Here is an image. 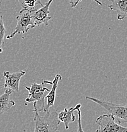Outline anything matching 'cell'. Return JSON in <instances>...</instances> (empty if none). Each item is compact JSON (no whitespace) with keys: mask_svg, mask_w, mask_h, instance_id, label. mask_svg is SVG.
I'll return each instance as SVG.
<instances>
[{"mask_svg":"<svg viewBox=\"0 0 127 132\" xmlns=\"http://www.w3.org/2000/svg\"><path fill=\"white\" fill-rule=\"evenodd\" d=\"M82 1V0H69L70 5L71 7L72 8H75L76 7V5ZM93 1H95L97 4H98L99 6H102V3L100 1H99V0H93Z\"/></svg>","mask_w":127,"mask_h":132,"instance_id":"5bb4252c","label":"cell"},{"mask_svg":"<svg viewBox=\"0 0 127 132\" xmlns=\"http://www.w3.org/2000/svg\"><path fill=\"white\" fill-rule=\"evenodd\" d=\"M3 0H0V5H1V3H2Z\"/></svg>","mask_w":127,"mask_h":132,"instance_id":"2e32d148","label":"cell"},{"mask_svg":"<svg viewBox=\"0 0 127 132\" xmlns=\"http://www.w3.org/2000/svg\"><path fill=\"white\" fill-rule=\"evenodd\" d=\"M78 112V129H77V132H85L82 128V113L80 109H78L77 111Z\"/></svg>","mask_w":127,"mask_h":132,"instance_id":"9a60e30c","label":"cell"},{"mask_svg":"<svg viewBox=\"0 0 127 132\" xmlns=\"http://www.w3.org/2000/svg\"><path fill=\"white\" fill-rule=\"evenodd\" d=\"M111 2L108 7L111 11L117 12L118 20H124L127 15V0H109Z\"/></svg>","mask_w":127,"mask_h":132,"instance_id":"30bf717a","label":"cell"},{"mask_svg":"<svg viewBox=\"0 0 127 132\" xmlns=\"http://www.w3.org/2000/svg\"><path fill=\"white\" fill-rule=\"evenodd\" d=\"M1 88H0V89H1Z\"/></svg>","mask_w":127,"mask_h":132,"instance_id":"e0dca14e","label":"cell"},{"mask_svg":"<svg viewBox=\"0 0 127 132\" xmlns=\"http://www.w3.org/2000/svg\"><path fill=\"white\" fill-rule=\"evenodd\" d=\"M86 100H91L96 103L98 105L104 108L108 112L109 114L113 115L116 119H118V123H126L127 122V108L126 105H119L114 103L110 102L104 100H100L94 97H85Z\"/></svg>","mask_w":127,"mask_h":132,"instance_id":"3957f363","label":"cell"},{"mask_svg":"<svg viewBox=\"0 0 127 132\" xmlns=\"http://www.w3.org/2000/svg\"><path fill=\"white\" fill-rule=\"evenodd\" d=\"M44 84H46V81H43L41 84H37L35 82H33L31 86H27L24 85V87L28 92V97L25 99V105H27V103L34 102H40L42 104L41 108L38 109V111L40 112L41 110L43 108L45 104V97L47 94L50 90Z\"/></svg>","mask_w":127,"mask_h":132,"instance_id":"277c9868","label":"cell"},{"mask_svg":"<svg viewBox=\"0 0 127 132\" xmlns=\"http://www.w3.org/2000/svg\"><path fill=\"white\" fill-rule=\"evenodd\" d=\"M13 93L11 90L6 89L5 93L0 96V114L7 112L9 109L15 105L14 100L10 99V95Z\"/></svg>","mask_w":127,"mask_h":132,"instance_id":"8fae6325","label":"cell"},{"mask_svg":"<svg viewBox=\"0 0 127 132\" xmlns=\"http://www.w3.org/2000/svg\"><path fill=\"white\" fill-rule=\"evenodd\" d=\"M25 74V71H18V72H14V73H11L8 71H5L3 74L4 78H5V83H4L3 88L9 89L13 92H18L20 81Z\"/></svg>","mask_w":127,"mask_h":132,"instance_id":"8992f818","label":"cell"},{"mask_svg":"<svg viewBox=\"0 0 127 132\" xmlns=\"http://www.w3.org/2000/svg\"><path fill=\"white\" fill-rule=\"evenodd\" d=\"M35 9H25L23 8L19 12L18 15L16 19L17 24L15 30L10 34L6 36V39H12L15 36L16 34H19L27 32L30 28H34L35 27L34 20V13Z\"/></svg>","mask_w":127,"mask_h":132,"instance_id":"7a4b0ae2","label":"cell"},{"mask_svg":"<svg viewBox=\"0 0 127 132\" xmlns=\"http://www.w3.org/2000/svg\"><path fill=\"white\" fill-rule=\"evenodd\" d=\"M61 79H62V76L60 74H56L54 79L53 81H51V89L50 90V92L45 97V99H46V103H45L44 106L41 110V111L47 113L50 111L51 107L54 105L56 100V93L57 88L58 86V83Z\"/></svg>","mask_w":127,"mask_h":132,"instance_id":"ba28073f","label":"cell"},{"mask_svg":"<svg viewBox=\"0 0 127 132\" xmlns=\"http://www.w3.org/2000/svg\"><path fill=\"white\" fill-rule=\"evenodd\" d=\"M6 30L4 24L3 16L0 14V53H2V46L5 43V38L6 35Z\"/></svg>","mask_w":127,"mask_h":132,"instance_id":"4fadbf2b","label":"cell"},{"mask_svg":"<svg viewBox=\"0 0 127 132\" xmlns=\"http://www.w3.org/2000/svg\"><path fill=\"white\" fill-rule=\"evenodd\" d=\"M82 105L80 104H77L73 107H70V109L65 108L63 111L58 113V119L60 122H62L65 125L66 130L69 128V124L73 123L75 121V115L74 114L75 111L80 109Z\"/></svg>","mask_w":127,"mask_h":132,"instance_id":"9c48e42d","label":"cell"},{"mask_svg":"<svg viewBox=\"0 0 127 132\" xmlns=\"http://www.w3.org/2000/svg\"><path fill=\"white\" fill-rule=\"evenodd\" d=\"M95 123L99 126L95 132H127V128L116 123V119L110 114L98 117Z\"/></svg>","mask_w":127,"mask_h":132,"instance_id":"5b68a950","label":"cell"},{"mask_svg":"<svg viewBox=\"0 0 127 132\" xmlns=\"http://www.w3.org/2000/svg\"><path fill=\"white\" fill-rule=\"evenodd\" d=\"M20 5L25 9H33L36 5L42 6L41 0H18Z\"/></svg>","mask_w":127,"mask_h":132,"instance_id":"7c38bea8","label":"cell"},{"mask_svg":"<svg viewBox=\"0 0 127 132\" xmlns=\"http://www.w3.org/2000/svg\"><path fill=\"white\" fill-rule=\"evenodd\" d=\"M34 121L35 123L34 132H58L61 122L58 119L57 109L50 111L44 116H40L37 107V102H34Z\"/></svg>","mask_w":127,"mask_h":132,"instance_id":"6da1fadb","label":"cell"},{"mask_svg":"<svg viewBox=\"0 0 127 132\" xmlns=\"http://www.w3.org/2000/svg\"><path fill=\"white\" fill-rule=\"evenodd\" d=\"M53 0H49L44 5L41 6L39 10L35 9L34 13V20L35 26H39L41 24L48 26L49 22L52 21V18L48 16L50 13V7Z\"/></svg>","mask_w":127,"mask_h":132,"instance_id":"52a82bcc","label":"cell"}]
</instances>
